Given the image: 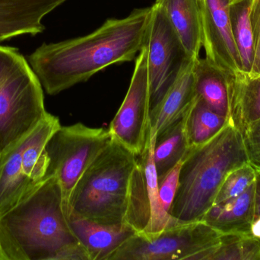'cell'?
<instances>
[{"instance_id": "obj_1", "label": "cell", "mask_w": 260, "mask_h": 260, "mask_svg": "<svg viewBox=\"0 0 260 260\" xmlns=\"http://www.w3.org/2000/svg\"><path fill=\"white\" fill-rule=\"evenodd\" d=\"M151 14V6L135 9L85 36L44 43L27 61L46 93L59 94L109 66L136 60L145 46Z\"/></svg>"}, {"instance_id": "obj_2", "label": "cell", "mask_w": 260, "mask_h": 260, "mask_svg": "<svg viewBox=\"0 0 260 260\" xmlns=\"http://www.w3.org/2000/svg\"><path fill=\"white\" fill-rule=\"evenodd\" d=\"M7 260H89L69 222L62 189L49 176L0 213Z\"/></svg>"}, {"instance_id": "obj_3", "label": "cell", "mask_w": 260, "mask_h": 260, "mask_svg": "<svg viewBox=\"0 0 260 260\" xmlns=\"http://www.w3.org/2000/svg\"><path fill=\"white\" fill-rule=\"evenodd\" d=\"M249 162L244 136L232 120L207 141L189 148L169 213L180 223L202 221L229 172Z\"/></svg>"}, {"instance_id": "obj_4", "label": "cell", "mask_w": 260, "mask_h": 260, "mask_svg": "<svg viewBox=\"0 0 260 260\" xmlns=\"http://www.w3.org/2000/svg\"><path fill=\"white\" fill-rule=\"evenodd\" d=\"M137 161L136 154L112 138L75 187L69 217L110 225L126 223Z\"/></svg>"}, {"instance_id": "obj_5", "label": "cell", "mask_w": 260, "mask_h": 260, "mask_svg": "<svg viewBox=\"0 0 260 260\" xmlns=\"http://www.w3.org/2000/svg\"><path fill=\"white\" fill-rule=\"evenodd\" d=\"M43 86L18 48L0 45V154L28 135L47 114Z\"/></svg>"}, {"instance_id": "obj_6", "label": "cell", "mask_w": 260, "mask_h": 260, "mask_svg": "<svg viewBox=\"0 0 260 260\" xmlns=\"http://www.w3.org/2000/svg\"><path fill=\"white\" fill-rule=\"evenodd\" d=\"M222 234L203 221L136 233L107 260H210Z\"/></svg>"}, {"instance_id": "obj_7", "label": "cell", "mask_w": 260, "mask_h": 260, "mask_svg": "<svg viewBox=\"0 0 260 260\" xmlns=\"http://www.w3.org/2000/svg\"><path fill=\"white\" fill-rule=\"evenodd\" d=\"M111 140L109 130L90 128L77 123L69 126L61 125L47 143L46 177H54L60 185L67 216L75 187Z\"/></svg>"}, {"instance_id": "obj_8", "label": "cell", "mask_w": 260, "mask_h": 260, "mask_svg": "<svg viewBox=\"0 0 260 260\" xmlns=\"http://www.w3.org/2000/svg\"><path fill=\"white\" fill-rule=\"evenodd\" d=\"M150 112L147 49L144 46L136 57L124 100L108 128L111 137L136 156L141 155L149 143Z\"/></svg>"}, {"instance_id": "obj_9", "label": "cell", "mask_w": 260, "mask_h": 260, "mask_svg": "<svg viewBox=\"0 0 260 260\" xmlns=\"http://www.w3.org/2000/svg\"><path fill=\"white\" fill-rule=\"evenodd\" d=\"M145 46L152 109L172 85L185 61L189 60L166 15L155 3L151 6Z\"/></svg>"}, {"instance_id": "obj_10", "label": "cell", "mask_w": 260, "mask_h": 260, "mask_svg": "<svg viewBox=\"0 0 260 260\" xmlns=\"http://www.w3.org/2000/svg\"><path fill=\"white\" fill-rule=\"evenodd\" d=\"M231 0H199L206 58L226 73L242 71L231 28Z\"/></svg>"}, {"instance_id": "obj_11", "label": "cell", "mask_w": 260, "mask_h": 260, "mask_svg": "<svg viewBox=\"0 0 260 260\" xmlns=\"http://www.w3.org/2000/svg\"><path fill=\"white\" fill-rule=\"evenodd\" d=\"M197 60L185 61L161 100L151 109L150 137L157 138L181 119L193 105L197 98L194 78Z\"/></svg>"}, {"instance_id": "obj_12", "label": "cell", "mask_w": 260, "mask_h": 260, "mask_svg": "<svg viewBox=\"0 0 260 260\" xmlns=\"http://www.w3.org/2000/svg\"><path fill=\"white\" fill-rule=\"evenodd\" d=\"M67 0H0V43L43 33L46 15Z\"/></svg>"}, {"instance_id": "obj_13", "label": "cell", "mask_w": 260, "mask_h": 260, "mask_svg": "<svg viewBox=\"0 0 260 260\" xmlns=\"http://www.w3.org/2000/svg\"><path fill=\"white\" fill-rule=\"evenodd\" d=\"M69 222L89 260H107L129 238L137 233L129 224H99L85 218L69 217Z\"/></svg>"}, {"instance_id": "obj_14", "label": "cell", "mask_w": 260, "mask_h": 260, "mask_svg": "<svg viewBox=\"0 0 260 260\" xmlns=\"http://www.w3.org/2000/svg\"><path fill=\"white\" fill-rule=\"evenodd\" d=\"M177 35L188 59L197 60L203 47L199 0H156Z\"/></svg>"}, {"instance_id": "obj_15", "label": "cell", "mask_w": 260, "mask_h": 260, "mask_svg": "<svg viewBox=\"0 0 260 260\" xmlns=\"http://www.w3.org/2000/svg\"><path fill=\"white\" fill-rule=\"evenodd\" d=\"M227 74L229 92L228 119L244 134L252 123L260 119V75L252 77L242 71Z\"/></svg>"}, {"instance_id": "obj_16", "label": "cell", "mask_w": 260, "mask_h": 260, "mask_svg": "<svg viewBox=\"0 0 260 260\" xmlns=\"http://www.w3.org/2000/svg\"><path fill=\"white\" fill-rule=\"evenodd\" d=\"M256 181L241 195L215 204L202 221L224 234L250 232L255 218Z\"/></svg>"}, {"instance_id": "obj_17", "label": "cell", "mask_w": 260, "mask_h": 260, "mask_svg": "<svg viewBox=\"0 0 260 260\" xmlns=\"http://www.w3.org/2000/svg\"><path fill=\"white\" fill-rule=\"evenodd\" d=\"M60 126L59 118L47 113L26 138L21 152V166L24 175L33 184L39 183L47 175L46 147Z\"/></svg>"}, {"instance_id": "obj_18", "label": "cell", "mask_w": 260, "mask_h": 260, "mask_svg": "<svg viewBox=\"0 0 260 260\" xmlns=\"http://www.w3.org/2000/svg\"><path fill=\"white\" fill-rule=\"evenodd\" d=\"M197 96L211 109L229 116V92L228 74L209 60L199 57L194 65Z\"/></svg>"}, {"instance_id": "obj_19", "label": "cell", "mask_w": 260, "mask_h": 260, "mask_svg": "<svg viewBox=\"0 0 260 260\" xmlns=\"http://www.w3.org/2000/svg\"><path fill=\"white\" fill-rule=\"evenodd\" d=\"M190 109L181 119L156 138L153 159L158 183L171 169L183 160L190 148L187 134V119Z\"/></svg>"}, {"instance_id": "obj_20", "label": "cell", "mask_w": 260, "mask_h": 260, "mask_svg": "<svg viewBox=\"0 0 260 260\" xmlns=\"http://www.w3.org/2000/svg\"><path fill=\"white\" fill-rule=\"evenodd\" d=\"M156 137H149V143L141 155L137 156L143 169L147 196L150 208V219L146 229L139 233L156 234L167 227L178 224V221L167 212L162 205L158 191V179L153 159Z\"/></svg>"}, {"instance_id": "obj_21", "label": "cell", "mask_w": 260, "mask_h": 260, "mask_svg": "<svg viewBox=\"0 0 260 260\" xmlns=\"http://www.w3.org/2000/svg\"><path fill=\"white\" fill-rule=\"evenodd\" d=\"M252 0H231L229 14L231 28L239 53L242 72L250 75L254 63V41L250 21Z\"/></svg>"}, {"instance_id": "obj_22", "label": "cell", "mask_w": 260, "mask_h": 260, "mask_svg": "<svg viewBox=\"0 0 260 260\" xmlns=\"http://www.w3.org/2000/svg\"><path fill=\"white\" fill-rule=\"evenodd\" d=\"M228 117L211 109L197 96L187 119V134L190 148L212 138L225 125Z\"/></svg>"}, {"instance_id": "obj_23", "label": "cell", "mask_w": 260, "mask_h": 260, "mask_svg": "<svg viewBox=\"0 0 260 260\" xmlns=\"http://www.w3.org/2000/svg\"><path fill=\"white\" fill-rule=\"evenodd\" d=\"M210 260H260V239L250 232L224 234Z\"/></svg>"}, {"instance_id": "obj_24", "label": "cell", "mask_w": 260, "mask_h": 260, "mask_svg": "<svg viewBox=\"0 0 260 260\" xmlns=\"http://www.w3.org/2000/svg\"><path fill=\"white\" fill-rule=\"evenodd\" d=\"M256 169L250 163H245L229 172L218 190L214 205L224 203L241 195L256 181Z\"/></svg>"}, {"instance_id": "obj_25", "label": "cell", "mask_w": 260, "mask_h": 260, "mask_svg": "<svg viewBox=\"0 0 260 260\" xmlns=\"http://www.w3.org/2000/svg\"><path fill=\"white\" fill-rule=\"evenodd\" d=\"M182 161L177 163L158 183V191L160 200H161L164 208L168 212H169L171 205H172L174 198H175L176 193H177Z\"/></svg>"}, {"instance_id": "obj_26", "label": "cell", "mask_w": 260, "mask_h": 260, "mask_svg": "<svg viewBox=\"0 0 260 260\" xmlns=\"http://www.w3.org/2000/svg\"><path fill=\"white\" fill-rule=\"evenodd\" d=\"M243 136L249 162L260 169V119L252 123Z\"/></svg>"}, {"instance_id": "obj_27", "label": "cell", "mask_w": 260, "mask_h": 260, "mask_svg": "<svg viewBox=\"0 0 260 260\" xmlns=\"http://www.w3.org/2000/svg\"><path fill=\"white\" fill-rule=\"evenodd\" d=\"M250 21L253 29L255 55L253 70L249 76L253 77L260 75V0H252Z\"/></svg>"}, {"instance_id": "obj_28", "label": "cell", "mask_w": 260, "mask_h": 260, "mask_svg": "<svg viewBox=\"0 0 260 260\" xmlns=\"http://www.w3.org/2000/svg\"><path fill=\"white\" fill-rule=\"evenodd\" d=\"M256 172L257 174L255 190V217L260 216V169H256Z\"/></svg>"}, {"instance_id": "obj_29", "label": "cell", "mask_w": 260, "mask_h": 260, "mask_svg": "<svg viewBox=\"0 0 260 260\" xmlns=\"http://www.w3.org/2000/svg\"><path fill=\"white\" fill-rule=\"evenodd\" d=\"M250 232L255 238L260 239V216L255 217L252 222Z\"/></svg>"}, {"instance_id": "obj_30", "label": "cell", "mask_w": 260, "mask_h": 260, "mask_svg": "<svg viewBox=\"0 0 260 260\" xmlns=\"http://www.w3.org/2000/svg\"><path fill=\"white\" fill-rule=\"evenodd\" d=\"M0 260H7V258H6L4 252L2 250L1 247H0Z\"/></svg>"}]
</instances>
